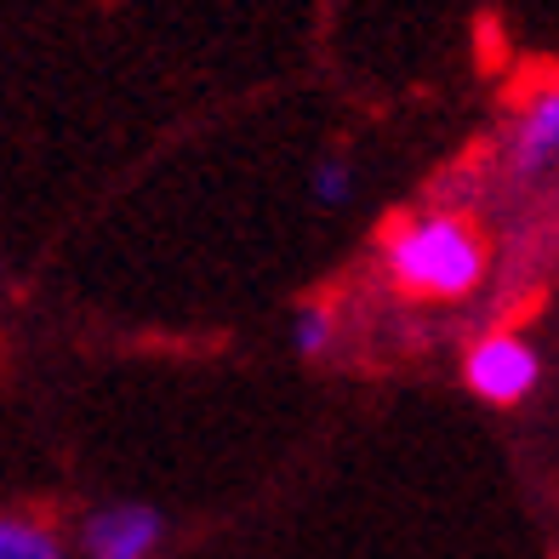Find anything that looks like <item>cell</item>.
Here are the masks:
<instances>
[{
	"label": "cell",
	"mask_w": 559,
	"mask_h": 559,
	"mask_svg": "<svg viewBox=\"0 0 559 559\" xmlns=\"http://www.w3.org/2000/svg\"><path fill=\"white\" fill-rule=\"evenodd\" d=\"M486 269L491 246L463 212H417L383 235V280L412 302H463Z\"/></svg>",
	"instance_id": "1"
},
{
	"label": "cell",
	"mask_w": 559,
	"mask_h": 559,
	"mask_svg": "<svg viewBox=\"0 0 559 559\" xmlns=\"http://www.w3.org/2000/svg\"><path fill=\"white\" fill-rule=\"evenodd\" d=\"M497 166L514 194L531 200L559 194V81L520 97V109L508 115L497 138Z\"/></svg>",
	"instance_id": "2"
},
{
	"label": "cell",
	"mask_w": 559,
	"mask_h": 559,
	"mask_svg": "<svg viewBox=\"0 0 559 559\" xmlns=\"http://www.w3.org/2000/svg\"><path fill=\"white\" fill-rule=\"evenodd\" d=\"M463 383L486 405H525L543 383V354L520 332H486L463 354Z\"/></svg>",
	"instance_id": "3"
},
{
	"label": "cell",
	"mask_w": 559,
	"mask_h": 559,
	"mask_svg": "<svg viewBox=\"0 0 559 559\" xmlns=\"http://www.w3.org/2000/svg\"><path fill=\"white\" fill-rule=\"evenodd\" d=\"M166 543V514L148 502H109L81 525V559H155Z\"/></svg>",
	"instance_id": "4"
},
{
	"label": "cell",
	"mask_w": 559,
	"mask_h": 559,
	"mask_svg": "<svg viewBox=\"0 0 559 559\" xmlns=\"http://www.w3.org/2000/svg\"><path fill=\"white\" fill-rule=\"evenodd\" d=\"M0 559H69L63 537L29 514H0Z\"/></svg>",
	"instance_id": "5"
},
{
	"label": "cell",
	"mask_w": 559,
	"mask_h": 559,
	"mask_svg": "<svg viewBox=\"0 0 559 559\" xmlns=\"http://www.w3.org/2000/svg\"><path fill=\"white\" fill-rule=\"evenodd\" d=\"M332 343H337V314L325 309V302H302L297 320H292V348L302 360H325Z\"/></svg>",
	"instance_id": "6"
},
{
	"label": "cell",
	"mask_w": 559,
	"mask_h": 559,
	"mask_svg": "<svg viewBox=\"0 0 559 559\" xmlns=\"http://www.w3.org/2000/svg\"><path fill=\"white\" fill-rule=\"evenodd\" d=\"M309 194L320 200V206H348V194H354V166L348 160H320L309 171Z\"/></svg>",
	"instance_id": "7"
}]
</instances>
